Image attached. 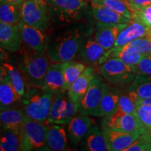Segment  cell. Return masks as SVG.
I'll return each instance as SVG.
<instances>
[{"label":"cell","instance_id":"6da1fadb","mask_svg":"<svg viewBox=\"0 0 151 151\" xmlns=\"http://www.w3.org/2000/svg\"><path fill=\"white\" fill-rule=\"evenodd\" d=\"M87 35L81 27L66 30L48 42V55L52 63L73 60L78 56Z\"/></svg>","mask_w":151,"mask_h":151},{"label":"cell","instance_id":"7a4b0ae2","mask_svg":"<svg viewBox=\"0 0 151 151\" xmlns=\"http://www.w3.org/2000/svg\"><path fill=\"white\" fill-rule=\"evenodd\" d=\"M19 51L20 69L32 86L42 88L45 76L50 66V60L48 55L35 51L24 43Z\"/></svg>","mask_w":151,"mask_h":151},{"label":"cell","instance_id":"3957f363","mask_svg":"<svg viewBox=\"0 0 151 151\" xmlns=\"http://www.w3.org/2000/svg\"><path fill=\"white\" fill-rule=\"evenodd\" d=\"M55 94L43 88L32 86L26 90L21 104L27 117L46 124Z\"/></svg>","mask_w":151,"mask_h":151},{"label":"cell","instance_id":"277c9868","mask_svg":"<svg viewBox=\"0 0 151 151\" xmlns=\"http://www.w3.org/2000/svg\"><path fill=\"white\" fill-rule=\"evenodd\" d=\"M99 74L115 86L131 84L137 76V67L124 63L115 57L109 58L99 67Z\"/></svg>","mask_w":151,"mask_h":151},{"label":"cell","instance_id":"5b68a950","mask_svg":"<svg viewBox=\"0 0 151 151\" xmlns=\"http://www.w3.org/2000/svg\"><path fill=\"white\" fill-rule=\"evenodd\" d=\"M18 6L22 22L42 31L48 29L51 14L46 0H24Z\"/></svg>","mask_w":151,"mask_h":151},{"label":"cell","instance_id":"8992f818","mask_svg":"<svg viewBox=\"0 0 151 151\" xmlns=\"http://www.w3.org/2000/svg\"><path fill=\"white\" fill-rule=\"evenodd\" d=\"M47 126L26 116L20 128L21 150H49L46 143Z\"/></svg>","mask_w":151,"mask_h":151},{"label":"cell","instance_id":"52a82bcc","mask_svg":"<svg viewBox=\"0 0 151 151\" xmlns=\"http://www.w3.org/2000/svg\"><path fill=\"white\" fill-rule=\"evenodd\" d=\"M80 104L73 102L67 92L55 94L46 125L50 124H67L76 116Z\"/></svg>","mask_w":151,"mask_h":151},{"label":"cell","instance_id":"ba28073f","mask_svg":"<svg viewBox=\"0 0 151 151\" xmlns=\"http://www.w3.org/2000/svg\"><path fill=\"white\" fill-rule=\"evenodd\" d=\"M50 14L62 22L80 18L88 7L87 0H46Z\"/></svg>","mask_w":151,"mask_h":151},{"label":"cell","instance_id":"9c48e42d","mask_svg":"<svg viewBox=\"0 0 151 151\" xmlns=\"http://www.w3.org/2000/svg\"><path fill=\"white\" fill-rule=\"evenodd\" d=\"M105 84L99 76H95L90 83L83 98L81 100L78 111L79 114L98 116Z\"/></svg>","mask_w":151,"mask_h":151},{"label":"cell","instance_id":"30bf717a","mask_svg":"<svg viewBox=\"0 0 151 151\" xmlns=\"http://www.w3.org/2000/svg\"><path fill=\"white\" fill-rule=\"evenodd\" d=\"M147 128L134 132H127L112 128L101 127L105 139L106 140L109 150L124 151L126 148L137 140L138 137L143 134Z\"/></svg>","mask_w":151,"mask_h":151},{"label":"cell","instance_id":"8fae6325","mask_svg":"<svg viewBox=\"0 0 151 151\" xmlns=\"http://www.w3.org/2000/svg\"><path fill=\"white\" fill-rule=\"evenodd\" d=\"M101 127L127 132H137L146 128L143 127L136 114L122 113L118 111L110 116L104 117L102 120Z\"/></svg>","mask_w":151,"mask_h":151},{"label":"cell","instance_id":"7c38bea8","mask_svg":"<svg viewBox=\"0 0 151 151\" xmlns=\"http://www.w3.org/2000/svg\"><path fill=\"white\" fill-rule=\"evenodd\" d=\"M21 32L23 43L35 51L47 53L48 41L42 30L25 24L22 20L18 24Z\"/></svg>","mask_w":151,"mask_h":151},{"label":"cell","instance_id":"4fadbf2b","mask_svg":"<svg viewBox=\"0 0 151 151\" xmlns=\"http://www.w3.org/2000/svg\"><path fill=\"white\" fill-rule=\"evenodd\" d=\"M127 24H109L97 22L94 39L108 51L114 46L119 33Z\"/></svg>","mask_w":151,"mask_h":151},{"label":"cell","instance_id":"5bb4252c","mask_svg":"<svg viewBox=\"0 0 151 151\" xmlns=\"http://www.w3.org/2000/svg\"><path fill=\"white\" fill-rule=\"evenodd\" d=\"M23 41L18 24L0 22V46L1 49L16 52L22 48Z\"/></svg>","mask_w":151,"mask_h":151},{"label":"cell","instance_id":"9a60e30c","mask_svg":"<svg viewBox=\"0 0 151 151\" xmlns=\"http://www.w3.org/2000/svg\"><path fill=\"white\" fill-rule=\"evenodd\" d=\"M106 52L95 39L88 38L83 45L78 56L86 64L100 66L106 61Z\"/></svg>","mask_w":151,"mask_h":151},{"label":"cell","instance_id":"2e32d148","mask_svg":"<svg viewBox=\"0 0 151 151\" xmlns=\"http://www.w3.org/2000/svg\"><path fill=\"white\" fill-rule=\"evenodd\" d=\"M42 88L53 94L67 92L61 62L52 63L49 66Z\"/></svg>","mask_w":151,"mask_h":151},{"label":"cell","instance_id":"e0dca14e","mask_svg":"<svg viewBox=\"0 0 151 151\" xmlns=\"http://www.w3.org/2000/svg\"><path fill=\"white\" fill-rule=\"evenodd\" d=\"M95 71L91 66L87 67L85 71L76 80L67 90V94L73 102L81 104L90 83L95 77Z\"/></svg>","mask_w":151,"mask_h":151},{"label":"cell","instance_id":"ac0fdd59","mask_svg":"<svg viewBox=\"0 0 151 151\" xmlns=\"http://www.w3.org/2000/svg\"><path fill=\"white\" fill-rule=\"evenodd\" d=\"M144 37H150L148 28L139 21L132 20L119 33L113 48H120L136 39Z\"/></svg>","mask_w":151,"mask_h":151},{"label":"cell","instance_id":"d6986e66","mask_svg":"<svg viewBox=\"0 0 151 151\" xmlns=\"http://www.w3.org/2000/svg\"><path fill=\"white\" fill-rule=\"evenodd\" d=\"M92 123L93 120L89 116L79 114L73 117L67 124L69 140L73 145H77L83 139Z\"/></svg>","mask_w":151,"mask_h":151},{"label":"cell","instance_id":"ffe728a7","mask_svg":"<svg viewBox=\"0 0 151 151\" xmlns=\"http://www.w3.org/2000/svg\"><path fill=\"white\" fill-rule=\"evenodd\" d=\"M46 126V143L49 150H67L68 148L67 135L62 124H50Z\"/></svg>","mask_w":151,"mask_h":151},{"label":"cell","instance_id":"44dd1931","mask_svg":"<svg viewBox=\"0 0 151 151\" xmlns=\"http://www.w3.org/2000/svg\"><path fill=\"white\" fill-rule=\"evenodd\" d=\"M0 108L1 111L15 108L18 103H21L22 97L13 85L5 76L0 78Z\"/></svg>","mask_w":151,"mask_h":151},{"label":"cell","instance_id":"7402d4cb","mask_svg":"<svg viewBox=\"0 0 151 151\" xmlns=\"http://www.w3.org/2000/svg\"><path fill=\"white\" fill-rule=\"evenodd\" d=\"M26 116L22 108L15 107L1 111L0 120L1 128L4 129L20 130Z\"/></svg>","mask_w":151,"mask_h":151},{"label":"cell","instance_id":"603a6c76","mask_svg":"<svg viewBox=\"0 0 151 151\" xmlns=\"http://www.w3.org/2000/svg\"><path fill=\"white\" fill-rule=\"evenodd\" d=\"M120 96L118 92L105 84L97 117L110 116L116 113L118 107Z\"/></svg>","mask_w":151,"mask_h":151},{"label":"cell","instance_id":"cb8c5ba5","mask_svg":"<svg viewBox=\"0 0 151 151\" xmlns=\"http://www.w3.org/2000/svg\"><path fill=\"white\" fill-rule=\"evenodd\" d=\"M85 150L89 151L109 150L104 134L97 126L92 125L83 138Z\"/></svg>","mask_w":151,"mask_h":151},{"label":"cell","instance_id":"d4e9b609","mask_svg":"<svg viewBox=\"0 0 151 151\" xmlns=\"http://www.w3.org/2000/svg\"><path fill=\"white\" fill-rule=\"evenodd\" d=\"M144 56L137 51L134 48L127 45L120 48H112L106 52V60L111 57L118 58L124 63L129 65L137 67L140 60Z\"/></svg>","mask_w":151,"mask_h":151},{"label":"cell","instance_id":"484cf974","mask_svg":"<svg viewBox=\"0 0 151 151\" xmlns=\"http://www.w3.org/2000/svg\"><path fill=\"white\" fill-rule=\"evenodd\" d=\"M92 16L97 22L109 24L129 23L131 19L101 6H92Z\"/></svg>","mask_w":151,"mask_h":151},{"label":"cell","instance_id":"4316f807","mask_svg":"<svg viewBox=\"0 0 151 151\" xmlns=\"http://www.w3.org/2000/svg\"><path fill=\"white\" fill-rule=\"evenodd\" d=\"M1 76H5L13 85L17 92L22 97L25 94L26 88L21 73L14 66L8 62L1 63Z\"/></svg>","mask_w":151,"mask_h":151},{"label":"cell","instance_id":"83f0119b","mask_svg":"<svg viewBox=\"0 0 151 151\" xmlns=\"http://www.w3.org/2000/svg\"><path fill=\"white\" fill-rule=\"evenodd\" d=\"M137 100L151 97V76L137 73L135 78L128 88Z\"/></svg>","mask_w":151,"mask_h":151},{"label":"cell","instance_id":"f1b7e54d","mask_svg":"<svg viewBox=\"0 0 151 151\" xmlns=\"http://www.w3.org/2000/svg\"><path fill=\"white\" fill-rule=\"evenodd\" d=\"M61 63L62 73L65 81V90L67 92L71 85L80 76L87 67L82 62L73 60Z\"/></svg>","mask_w":151,"mask_h":151},{"label":"cell","instance_id":"f546056e","mask_svg":"<svg viewBox=\"0 0 151 151\" xmlns=\"http://www.w3.org/2000/svg\"><path fill=\"white\" fill-rule=\"evenodd\" d=\"M1 151L21 150V137L20 130L1 129Z\"/></svg>","mask_w":151,"mask_h":151},{"label":"cell","instance_id":"4dcf8cb0","mask_svg":"<svg viewBox=\"0 0 151 151\" xmlns=\"http://www.w3.org/2000/svg\"><path fill=\"white\" fill-rule=\"evenodd\" d=\"M92 6H101L132 20L133 12L128 0H92Z\"/></svg>","mask_w":151,"mask_h":151},{"label":"cell","instance_id":"1f68e13d","mask_svg":"<svg viewBox=\"0 0 151 151\" xmlns=\"http://www.w3.org/2000/svg\"><path fill=\"white\" fill-rule=\"evenodd\" d=\"M21 20L18 5L1 1L0 21L10 24H18Z\"/></svg>","mask_w":151,"mask_h":151},{"label":"cell","instance_id":"d6a6232c","mask_svg":"<svg viewBox=\"0 0 151 151\" xmlns=\"http://www.w3.org/2000/svg\"><path fill=\"white\" fill-rule=\"evenodd\" d=\"M137 99L131 92L122 94L120 96L118 102V107L116 111L122 113L135 114L137 110Z\"/></svg>","mask_w":151,"mask_h":151},{"label":"cell","instance_id":"836d02e7","mask_svg":"<svg viewBox=\"0 0 151 151\" xmlns=\"http://www.w3.org/2000/svg\"><path fill=\"white\" fill-rule=\"evenodd\" d=\"M124 151H151V130H146Z\"/></svg>","mask_w":151,"mask_h":151},{"label":"cell","instance_id":"e575fe53","mask_svg":"<svg viewBox=\"0 0 151 151\" xmlns=\"http://www.w3.org/2000/svg\"><path fill=\"white\" fill-rule=\"evenodd\" d=\"M133 19L137 20L145 26H146L150 30V36L151 37V5L142 8L132 9Z\"/></svg>","mask_w":151,"mask_h":151},{"label":"cell","instance_id":"d590c367","mask_svg":"<svg viewBox=\"0 0 151 151\" xmlns=\"http://www.w3.org/2000/svg\"><path fill=\"white\" fill-rule=\"evenodd\" d=\"M126 45L136 49L141 55H149L151 52V37L138 38Z\"/></svg>","mask_w":151,"mask_h":151},{"label":"cell","instance_id":"8d00e7d4","mask_svg":"<svg viewBox=\"0 0 151 151\" xmlns=\"http://www.w3.org/2000/svg\"><path fill=\"white\" fill-rule=\"evenodd\" d=\"M136 116L144 127L151 130V106L136 104Z\"/></svg>","mask_w":151,"mask_h":151},{"label":"cell","instance_id":"74e56055","mask_svg":"<svg viewBox=\"0 0 151 151\" xmlns=\"http://www.w3.org/2000/svg\"><path fill=\"white\" fill-rule=\"evenodd\" d=\"M136 67L137 73L151 76V57L149 55L143 57Z\"/></svg>","mask_w":151,"mask_h":151},{"label":"cell","instance_id":"f35d334b","mask_svg":"<svg viewBox=\"0 0 151 151\" xmlns=\"http://www.w3.org/2000/svg\"><path fill=\"white\" fill-rule=\"evenodd\" d=\"M132 9L142 8L151 5V0H128Z\"/></svg>","mask_w":151,"mask_h":151},{"label":"cell","instance_id":"ab89813d","mask_svg":"<svg viewBox=\"0 0 151 151\" xmlns=\"http://www.w3.org/2000/svg\"><path fill=\"white\" fill-rule=\"evenodd\" d=\"M136 104H140L151 106V97L146 98V99H142L137 100Z\"/></svg>","mask_w":151,"mask_h":151},{"label":"cell","instance_id":"60d3db41","mask_svg":"<svg viewBox=\"0 0 151 151\" xmlns=\"http://www.w3.org/2000/svg\"><path fill=\"white\" fill-rule=\"evenodd\" d=\"M24 0H1V1H4V2H6V3H11V4H16V5H20V4H22Z\"/></svg>","mask_w":151,"mask_h":151},{"label":"cell","instance_id":"b9f144b4","mask_svg":"<svg viewBox=\"0 0 151 151\" xmlns=\"http://www.w3.org/2000/svg\"><path fill=\"white\" fill-rule=\"evenodd\" d=\"M149 56H150V57H151V52L150 53V55H149Z\"/></svg>","mask_w":151,"mask_h":151}]
</instances>
